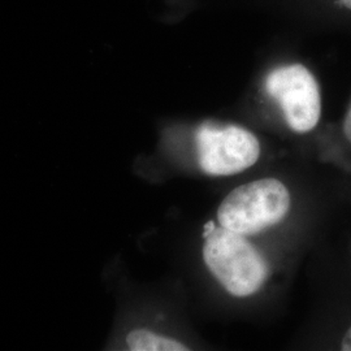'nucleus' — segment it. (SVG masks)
Listing matches in <instances>:
<instances>
[{
    "instance_id": "f257e3e1",
    "label": "nucleus",
    "mask_w": 351,
    "mask_h": 351,
    "mask_svg": "<svg viewBox=\"0 0 351 351\" xmlns=\"http://www.w3.org/2000/svg\"><path fill=\"white\" fill-rule=\"evenodd\" d=\"M202 255L208 271L233 297L255 294L269 275V267L261 251L245 236L221 226L206 237Z\"/></svg>"
},
{
    "instance_id": "20e7f679",
    "label": "nucleus",
    "mask_w": 351,
    "mask_h": 351,
    "mask_svg": "<svg viewBox=\"0 0 351 351\" xmlns=\"http://www.w3.org/2000/svg\"><path fill=\"white\" fill-rule=\"evenodd\" d=\"M265 91L280 104L289 128L297 133L314 130L322 117L320 86L308 68L290 64L265 78Z\"/></svg>"
},
{
    "instance_id": "f03ea898",
    "label": "nucleus",
    "mask_w": 351,
    "mask_h": 351,
    "mask_svg": "<svg viewBox=\"0 0 351 351\" xmlns=\"http://www.w3.org/2000/svg\"><path fill=\"white\" fill-rule=\"evenodd\" d=\"M291 204L288 188L277 178H261L232 190L217 208L226 230L251 236L285 219Z\"/></svg>"
},
{
    "instance_id": "423d86ee",
    "label": "nucleus",
    "mask_w": 351,
    "mask_h": 351,
    "mask_svg": "<svg viewBox=\"0 0 351 351\" xmlns=\"http://www.w3.org/2000/svg\"><path fill=\"white\" fill-rule=\"evenodd\" d=\"M342 134L346 139V142L351 146V104L348 112L345 114L343 123H342Z\"/></svg>"
},
{
    "instance_id": "0eeeda50",
    "label": "nucleus",
    "mask_w": 351,
    "mask_h": 351,
    "mask_svg": "<svg viewBox=\"0 0 351 351\" xmlns=\"http://www.w3.org/2000/svg\"><path fill=\"white\" fill-rule=\"evenodd\" d=\"M339 346H341V350L351 351V326L343 333Z\"/></svg>"
},
{
    "instance_id": "6e6552de",
    "label": "nucleus",
    "mask_w": 351,
    "mask_h": 351,
    "mask_svg": "<svg viewBox=\"0 0 351 351\" xmlns=\"http://www.w3.org/2000/svg\"><path fill=\"white\" fill-rule=\"evenodd\" d=\"M215 224H213V221H210V223H207L206 226H204V229H203V237L206 239V237H208L211 233H213V230H215Z\"/></svg>"
},
{
    "instance_id": "39448f33",
    "label": "nucleus",
    "mask_w": 351,
    "mask_h": 351,
    "mask_svg": "<svg viewBox=\"0 0 351 351\" xmlns=\"http://www.w3.org/2000/svg\"><path fill=\"white\" fill-rule=\"evenodd\" d=\"M126 350L130 351H188V346L178 339L165 336L147 328H133L124 336Z\"/></svg>"
},
{
    "instance_id": "1a4fd4ad",
    "label": "nucleus",
    "mask_w": 351,
    "mask_h": 351,
    "mask_svg": "<svg viewBox=\"0 0 351 351\" xmlns=\"http://www.w3.org/2000/svg\"><path fill=\"white\" fill-rule=\"evenodd\" d=\"M339 5L348 11H351V0H336Z\"/></svg>"
},
{
    "instance_id": "7ed1b4c3",
    "label": "nucleus",
    "mask_w": 351,
    "mask_h": 351,
    "mask_svg": "<svg viewBox=\"0 0 351 351\" xmlns=\"http://www.w3.org/2000/svg\"><path fill=\"white\" fill-rule=\"evenodd\" d=\"M198 162L210 176H233L259 160L261 143L247 129L239 125L204 123L197 136Z\"/></svg>"
}]
</instances>
